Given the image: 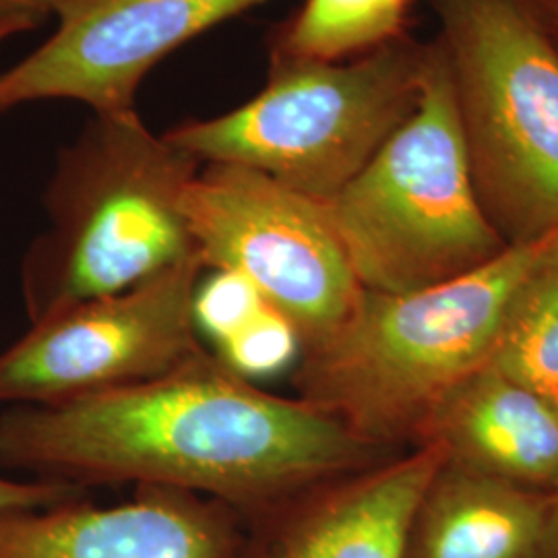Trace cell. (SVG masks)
Returning <instances> with one entry per match:
<instances>
[{"instance_id":"obj_20","label":"cell","mask_w":558,"mask_h":558,"mask_svg":"<svg viewBox=\"0 0 558 558\" xmlns=\"http://www.w3.org/2000/svg\"><path fill=\"white\" fill-rule=\"evenodd\" d=\"M539 558H558V488L548 495V515H546V532Z\"/></svg>"},{"instance_id":"obj_18","label":"cell","mask_w":558,"mask_h":558,"mask_svg":"<svg viewBox=\"0 0 558 558\" xmlns=\"http://www.w3.org/2000/svg\"><path fill=\"white\" fill-rule=\"evenodd\" d=\"M66 0H0V13H29L40 20L54 15Z\"/></svg>"},{"instance_id":"obj_4","label":"cell","mask_w":558,"mask_h":558,"mask_svg":"<svg viewBox=\"0 0 558 558\" xmlns=\"http://www.w3.org/2000/svg\"><path fill=\"white\" fill-rule=\"evenodd\" d=\"M430 41L403 38L356 59L323 62L267 50L259 94L163 137L205 163L257 170L311 199H333L418 106Z\"/></svg>"},{"instance_id":"obj_2","label":"cell","mask_w":558,"mask_h":558,"mask_svg":"<svg viewBox=\"0 0 558 558\" xmlns=\"http://www.w3.org/2000/svg\"><path fill=\"white\" fill-rule=\"evenodd\" d=\"M536 244L509 246L478 271L435 288L364 290L329 338L300 352L296 398L379 449L416 447L440 401L493 362Z\"/></svg>"},{"instance_id":"obj_6","label":"cell","mask_w":558,"mask_h":558,"mask_svg":"<svg viewBox=\"0 0 558 558\" xmlns=\"http://www.w3.org/2000/svg\"><path fill=\"white\" fill-rule=\"evenodd\" d=\"M480 205L509 246L558 230V44L519 0H430Z\"/></svg>"},{"instance_id":"obj_19","label":"cell","mask_w":558,"mask_h":558,"mask_svg":"<svg viewBox=\"0 0 558 558\" xmlns=\"http://www.w3.org/2000/svg\"><path fill=\"white\" fill-rule=\"evenodd\" d=\"M41 21L44 20L29 13H0V46L21 34L34 32Z\"/></svg>"},{"instance_id":"obj_9","label":"cell","mask_w":558,"mask_h":558,"mask_svg":"<svg viewBox=\"0 0 558 558\" xmlns=\"http://www.w3.org/2000/svg\"><path fill=\"white\" fill-rule=\"evenodd\" d=\"M276 0H66L52 36L0 71V114L34 101L135 110L149 73L189 41Z\"/></svg>"},{"instance_id":"obj_11","label":"cell","mask_w":558,"mask_h":558,"mask_svg":"<svg viewBox=\"0 0 558 558\" xmlns=\"http://www.w3.org/2000/svg\"><path fill=\"white\" fill-rule=\"evenodd\" d=\"M242 515L223 500L135 486L98 507L89 497L0 511V558H236Z\"/></svg>"},{"instance_id":"obj_10","label":"cell","mask_w":558,"mask_h":558,"mask_svg":"<svg viewBox=\"0 0 558 558\" xmlns=\"http://www.w3.org/2000/svg\"><path fill=\"white\" fill-rule=\"evenodd\" d=\"M445 463L424 442L242 515L236 558H405L420 499Z\"/></svg>"},{"instance_id":"obj_1","label":"cell","mask_w":558,"mask_h":558,"mask_svg":"<svg viewBox=\"0 0 558 558\" xmlns=\"http://www.w3.org/2000/svg\"><path fill=\"white\" fill-rule=\"evenodd\" d=\"M398 453L207 350L129 387L0 414V468L75 486H170L240 515Z\"/></svg>"},{"instance_id":"obj_17","label":"cell","mask_w":558,"mask_h":558,"mask_svg":"<svg viewBox=\"0 0 558 558\" xmlns=\"http://www.w3.org/2000/svg\"><path fill=\"white\" fill-rule=\"evenodd\" d=\"M539 27L558 44V0H519Z\"/></svg>"},{"instance_id":"obj_12","label":"cell","mask_w":558,"mask_h":558,"mask_svg":"<svg viewBox=\"0 0 558 558\" xmlns=\"http://www.w3.org/2000/svg\"><path fill=\"white\" fill-rule=\"evenodd\" d=\"M445 461L538 493L558 488V401L486 364L442 399L418 445ZM416 445V447H418Z\"/></svg>"},{"instance_id":"obj_16","label":"cell","mask_w":558,"mask_h":558,"mask_svg":"<svg viewBox=\"0 0 558 558\" xmlns=\"http://www.w3.org/2000/svg\"><path fill=\"white\" fill-rule=\"evenodd\" d=\"M89 497V490L54 480H13L0 474V511L52 507L66 500Z\"/></svg>"},{"instance_id":"obj_15","label":"cell","mask_w":558,"mask_h":558,"mask_svg":"<svg viewBox=\"0 0 558 558\" xmlns=\"http://www.w3.org/2000/svg\"><path fill=\"white\" fill-rule=\"evenodd\" d=\"M412 0H304L269 32L267 50L296 59H356L408 32Z\"/></svg>"},{"instance_id":"obj_3","label":"cell","mask_w":558,"mask_h":558,"mask_svg":"<svg viewBox=\"0 0 558 558\" xmlns=\"http://www.w3.org/2000/svg\"><path fill=\"white\" fill-rule=\"evenodd\" d=\"M199 170L137 108L92 112L57 154L41 195L48 223L21 259L29 325L195 255L182 195Z\"/></svg>"},{"instance_id":"obj_13","label":"cell","mask_w":558,"mask_h":558,"mask_svg":"<svg viewBox=\"0 0 558 558\" xmlns=\"http://www.w3.org/2000/svg\"><path fill=\"white\" fill-rule=\"evenodd\" d=\"M548 495L442 463L412 519L405 558H539Z\"/></svg>"},{"instance_id":"obj_7","label":"cell","mask_w":558,"mask_h":558,"mask_svg":"<svg viewBox=\"0 0 558 558\" xmlns=\"http://www.w3.org/2000/svg\"><path fill=\"white\" fill-rule=\"evenodd\" d=\"M182 214L205 269L255 292L300 352L329 338L364 292L327 205L257 170L201 166Z\"/></svg>"},{"instance_id":"obj_14","label":"cell","mask_w":558,"mask_h":558,"mask_svg":"<svg viewBox=\"0 0 558 558\" xmlns=\"http://www.w3.org/2000/svg\"><path fill=\"white\" fill-rule=\"evenodd\" d=\"M490 364L558 401V230L538 240Z\"/></svg>"},{"instance_id":"obj_5","label":"cell","mask_w":558,"mask_h":558,"mask_svg":"<svg viewBox=\"0 0 558 558\" xmlns=\"http://www.w3.org/2000/svg\"><path fill=\"white\" fill-rule=\"evenodd\" d=\"M325 205L360 286L371 292L435 288L509 248L480 205L439 41H430L412 117Z\"/></svg>"},{"instance_id":"obj_8","label":"cell","mask_w":558,"mask_h":558,"mask_svg":"<svg viewBox=\"0 0 558 558\" xmlns=\"http://www.w3.org/2000/svg\"><path fill=\"white\" fill-rule=\"evenodd\" d=\"M191 255L117 294L83 300L0 352V403L46 405L156 379L205 352Z\"/></svg>"}]
</instances>
